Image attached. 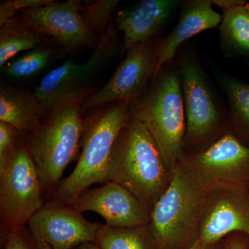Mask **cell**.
Segmentation results:
<instances>
[{
	"instance_id": "obj_12",
	"label": "cell",
	"mask_w": 249,
	"mask_h": 249,
	"mask_svg": "<svg viewBox=\"0 0 249 249\" xmlns=\"http://www.w3.org/2000/svg\"><path fill=\"white\" fill-rule=\"evenodd\" d=\"M99 224L88 222L69 205L52 200L45 203L27 224L34 237L53 249H73L94 242Z\"/></svg>"
},
{
	"instance_id": "obj_13",
	"label": "cell",
	"mask_w": 249,
	"mask_h": 249,
	"mask_svg": "<svg viewBox=\"0 0 249 249\" xmlns=\"http://www.w3.org/2000/svg\"><path fill=\"white\" fill-rule=\"evenodd\" d=\"M78 212L93 211L114 228H133L150 222V211L130 192L114 181L88 188L67 203Z\"/></svg>"
},
{
	"instance_id": "obj_20",
	"label": "cell",
	"mask_w": 249,
	"mask_h": 249,
	"mask_svg": "<svg viewBox=\"0 0 249 249\" xmlns=\"http://www.w3.org/2000/svg\"><path fill=\"white\" fill-rule=\"evenodd\" d=\"M0 29V67H2L15 55L37 48L43 35L29 26L24 19L13 18Z\"/></svg>"
},
{
	"instance_id": "obj_23",
	"label": "cell",
	"mask_w": 249,
	"mask_h": 249,
	"mask_svg": "<svg viewBox=\"0 0 249 249\" xmlns=\"http://www.w3.org/2000/svg\"><path fill=\"white\" fill-rule=\"evenodd\" d=\"M119 2V0H98L89 4H82L80 17L93 34H103L111 24L113 12Z\"/></svg>"
},
{
	"instance_id": "obj_6",
	"label": "cell",
	"mask_w": 249,
	"mask_h": 249,
	"mask_svg": "<svg viewBox=\"0 0 249 249\" xmlns=\"http://www.w3.org/2000/svg\"><path fill=\"white\" fill-rule=\"evenodd\" d=\"M178 68L186 123L183 151L193 153L231 132L230 121L199 60L191 53L183 54Z\"/></svg>"
},
{
	"instance_id": "obj_21",
	"label": "cell",
	"mask_w": 249,
	"mask_h": 249,
	"mask_svg": "<svg viewBox=\"0 0 249 249\" xmlns=\"http://www.w3.org/2000/svg\"><path fill=\"white\" fill-rule=\"evenodd\" d=\"M221 40L234 53L249 57V14L245 5L223 10Z\"/></svg>"
},
{
	"instance_id": "obj_25",
	"label": "cell",
	"mask_w": 249,
	"mask_h": 249,
	"mask_svg": "<svg viewBox=\"0 0 249 249\" xmlns=\"http://www.w3.org/2000/svg\"><path fill=\"white\" fill-rule=\"evenodd\" d=\"M51 0H12L0 4V27L14 18L15 15L29 8L38 7L48 4Z\"/></svg>"
},
{
	"instance_id": "obj_26",
	"label": "cell",
	"mask_w": 249,
	"mask_h": 249,
	"mask_svg": "<svg viewBox=\"0 0 249 249\" xmlns=\"http://www.w3.org/2000/svg\"><path fill=\"white\" fill-rule=\"evenodd\" d=\"M1 240L4 249H34V238L27 227L11 232Z\"/></svg>"
},
{
	"instance_id": "obj_31",
	"label": "cell",
	"mask_w": 249,
	"mask_h": 249,
	"mask_svg": "<svg viewBox=\"0 0 249 249\" xmlns=\"http://www.w3.org/2000/svg\"><path fill=\"white\" fill-rule=\"evenodd\" d=\"M73 249H101L94 242H87V243L83 244L75 247Z\"/></svg>"
},
{
	"instance_id": "obj_24",
	"label": "cell",
	"mask_w": 249,
	"mask_h": 249,
	"mask_svg": "<svg viewBox=\"0 0 249 249\" xmlns=\"http://www.w3.org/2000/svg\"><path fill=\"white\" fill-rule=\"evenodd\" d=\"M22 139L11 124L0 122V173L9 165Z\"/></svg>"
},
{
	"instance_id": "obj_4",
	"label": "cell",
	"mask_w": 249,
	"mask_h": 249,
	"mask_svg": "<svg viewBox=\"0 0 249 249\" xmlns=\"http://www.w3.org/2000/svg\"><path fill=\"white\" fill-rule=\"evenodd\" d=\"M209 195L179 162L150 212L149 224L160 249H189L199 240Z\"/></svg>"
},
{
	"instance_id": "obj_2",
	"label": "cell",
	"mask_w": 249,
	"mask_h": 249,
	"mask_svg": "<svg viewBox=\"0 0 249 249\" xmlns=\"http://www.w3.org/2000/svg\"><path fill=\"white\" fill-rule=\"evenodd\" d=\"M131 117L146 127L160 149L167 168L173 172L183 152L186 115L178 68H162L146 92L129 103Z\"/></svg>"
},
{
	"instance_id": "obj_8",
	"label": "cell",
	"mask_w": 249,
	"mask_h": 249,
	"mask_svg": "<svg viewBox=\"0 0 249 249\" xmlns=\"http://www.w3.org/2000/svg\"><path fill=\"white\" fill-rule=\"evenodd\" d=\"M178 162L209 195L218 191H249V145L231 132L201 151H183Z\"/></svg>"
},
{
	"instance_id": "obj_11",
	"label": "cell",
	"mask_w": 249,
	"mask_h": 249,
	"mask_svg": "<svg viewBox=\"0 0 249 249\" xmlns=\"http://www.w3.org/2000/svg\"><path fill=\"white\" fill-rule=\"evenodd\" d=\"M81 5L77 0H51L44 6L22 10L20 14L37 32L56 39L67 52H75L85 47L96 48L100 40V36L91 32L80 17Z\"/></svg>"
},
{
	"instance_id": "obj_14",
	"label": "cell",
	"mask_w": 249,
	"mask_h": 249,
	"mask_svg": "<svg viewBox=\"0 0 249 249\" xmlns=\"http://www.w3.org/2000/svg\"><path fill=\"white\" fill-rule=\"evenodd\" d=\"M233 232L249 237V191L210 193L199 240L206 244L217 243Z\"/></svg>"
},
{
	"instance_id": "obj_32",
	"label": "cell",
	"mask_w": 249,
	"mask_h": 249,
	"mask_svg": "<svg viewBox=\"0 0 249 249\" xmlns=\"http://www.w3.org/2000/svg\"><path fill=\"white\" fill-rule=\"evenodd\" d=\"M246 7H247V11H248L249 14V2L247 3V4H246Z\"/></svg>"
},
{
	"instance_id": "obj_29",
	"label": "cell",
	"mask_w": 249,
	"mask_h": 249,
	"mask_svg": "<svg viewBox=\"0 0 249 249\" xmlns=\"http://www.w3.org/2000/svg\"><path fill=\"white\" fill-rule=\"evenodd\" d=\"M224 240L214 244H206L198 240L189 249H223Z\"/></svg>"
},
{
	"instance_id": "obj_30",
	"label": "cell",
	"mask_w": 249,
	"mask_h": 249,
	"mask_svg": "<svg viewBox=\"0 0 249 249\" xmlns=\"http://www.w3.org/2000/svg\"><path fill=\"white\" fill-rule=\"evenodd\" d=\"M34 237V236H33ZM34 249H53L48 244L46 243L45 241L40 240V239L37 238V237H34Z\"/></svg>"
},
{
	"instance_id": "obj_15",
	"label": "cell",
	"mask_w": 249,
	"mask_h": 249,
	"mask_svg": "<svg viewBox=\"0 0 249 249\" xmlns=\"http://www.w3.org/2000/svg\"><path fill=\"white\" fill-rule=\"evenodd\" d=\"M179 3L177 0H143L118 12L114 24L124 33L121 55L137 44L152 40Z\"/></svg>"
},
{
	"instance_id": "obj_1",
	"label": "cell",
	"mask_w": 249,
	"mask_h": 249,
	"mask_svg": "<svg viewBox=\"0 0 249 249\" xmlns=\"http://www.w3.org/2000/svg\"><path fill=\"white\" fill-rule=\"evenodd\" d=\"M172 173L146 127L130 116L111 150L108 181L124 187L151 212L169 186Z\"/></svg>"
},
{
	"instance_id": "obj_22",
	"label": "cell",
	"mask_w": 249,
	"mask_h": 249,
	"mask_svg": "<svg viewBox=\"0 0 249 249\" xmlns=\"http://www.w3.org/2000/svg\"><path fill=\"white\" fill-rule=\"evenodd\" d=\"M53 58L52 49L39 46L24 52L17 58L10 60L1 67V73L13 79H30L43 71Z\"/></svg>"
},
{
	"instance_id": "obj_5",
	"label": "cell",
	"mask_w": 249,
	"mask_h": 249,
	"mask_svg": "<svg viewBox=\"0 0 249 249\" xmlns=\"http://www.w3.org/2000/svg\"><path fill=\"white\" fill-rule=\"evenodd\" d=\"M129 104L110 103L84 119L78 162L70 176L61 181L52 200L67 204L91 185L107 182L111 150L130 118Z\"/></svg>"
},
{
	"instance_id": "obj_27",
	"label": "cell",
	"mask_w": 249,
	"mask_h": 249,
	"mask_svg": "<svg viewBox=\"0 0 249 249\" xmlns=\"http://www.w3.org/2000/svg\"><path fill=\"white\" fill-rule=\"evenodd\" d=\"M223 249H249V237L242 232H233L225 237Z\"/></svg>"
},
{
	"instance_id": "obj_3",
	"label": "cell",
	"mask_w": 249,
	"mask_h": 249,
	"mask_svg": "<svg viewBox=\"0 0 249 249\" xmlns=\"http://www.w3.org/2000/svg\"><path fill=\"white\" fill-rule=\"evenodd\" d=\"M82 101L73 98L61 105L24 139L45 194L52 199L64 171L79 153L84 127Z\"/></svg>"
},
{
	"instance_id": "obj_19",
	"label": "cell",
	"mask_w": 249,
	"mask_h": 249,
	"mask_svg": "<svg viewBox=\"0 0 249 249\" xmlns=\"http://www.w3.org/2000/svg\"><path fill=\"white\" fill-rule=\"evenodd\" d=\"M94 243L101 249H160L149 224L133 228L99 224Z\"/></svg>"
},
{
	"instance_id": "obj_10",
	"label": "cell",
	"mask_w": 249,
	"mask_h": 249,
	"mask_svg": "<svg viewBox=\"0 0 249 249\" xmlns=\"http://www.w3.org/2000/svg\"><path fill=\"white\" fill-rule=\"evenodd\" d=\"M157 47L151 40L131 47L125 58L101 89L92 91L81 103L82 113L116 102L131 103L146 92L155 76Z\"/></svg>"
},
{
	"instance_id": "obj_9",
	"label": "cell",
	"mask_w": 249,
	"mask_h": 249,
	"mask_svg": "<svg viewBox=\"0 0 249 249\" xmlns=\"http://www.w3.org/2000/svg\"><path fill=\"white\" fill-rule=\"evenodd\" d=\"M43 186L24 139L2 173H0L1 236L27 225L43 206Z\"/></svg>"
},
{
	"instance_id": "obj_28",
	"label": "cell",
	"mask_w": 249,
	"mask_h": 249,
	"mask_svg": "<svg viewBox=\"0 0 249 249\" xmlns=\"http://www.w3.org/2000/svg\"><path fill=\"white\" fill-rule=\"evenodd\" d=\"M213 4L219 6L222 10L230 9L234 6L247 4V1L243 0H213Z\"/></svg>"
},
{
	"instance_id": "obj_16",
	"label": "cell",
	"mask_w": 249,
	"mask_h": 249,
	"mask_svg": "<svg viewBox=\"0 0 249 249\" xmlns=\"http://www.w3.org/2000/svg\"><path fill=\"white\" fill-rule=\"evenodd\" d=\"M213 5L211 0H194L186 3L178 24L157 47V67L154 78L165 65L173 60L178 49L188 39L201 31L220 25L222 16L214 11Z\"/></svg>"
},
{
	"instance_id": "obj_7",
	"label": "cell",
	"mask_w": 249,
	"mask_h": 249,
	"mask_svg": "<svg viewBox=\"0 0 249 249\" xmlns=\"http://www.w3.org/2000/svg\"><path fill=\"white\" fill-rule=\"evenodd\" d=\"M122 48L119 31L111 22L100 35L98 45L88 61L78 65L68 59L63 65L49 71L34 92L42 104L46 117L70 100L79 98L83 101L91 93L89 87L91 81L112 61L119 50L122 52Z\"/></svg>"
},
{
	"instance_id": "obj_17",
	"label": "cell",
	"mask_w": 249,
	"mask_h": 249,
	"mask_svg": "<svg viewBox=\"0 0 249 249\" xmlns=\"http://www.w3.org/2000/svg\"><path fill=\"white\" fill-rule=\"evenodd\" d=\"M45 111L34 92L1 82L0 122L11 124L22 138L43 121Z\"/></svg>"
},
{
	"instance_id": "obj_18",
	"label": "cell",
	"mask_w": 249,
	"mask_h": 249,
	"mask_svg": "<svg viewBox=\"0 0 249 249\" xmlns=\"http://www.w3.org/2000/svg\"><path fill=\"white\" fill-rule=\"evenodd\" d=\"M217 77L227 96L231 130L249 145V83L227 73H219Z\"/></svg>"
}]
</instances>
